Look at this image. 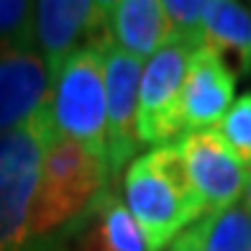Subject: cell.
<instances>
[{
    "mask_svg": "<svg viewBox=\"0 0 251 251\" xmlns=\"http://www.w3.org/2000/svg\"><path fill=\"white\" fill-rule=\"evenodd\" d=\"M108 162L59 131L47 146L33 200V233L41 244L70 251V241L105 185Z\"/></svg>",
    "mask_w": 251,
    "mask_h": 251,
    "instance_id": "obj_1",
    "label": "cell"
},
{
    "mask_svg": "<svg viewBox=\"0 0 251 251\" xmlns=\"http://www.w3.org/2000/svg\"><path fill=\"white\" fill-rule=\"evenodd\" d=\"M123 192L151 251L169 246L202 215V202L179 141L154 146L136 156L123 175Z\"/></svg>",
    "mask_w": 251,
    "mask_h": 251,
    "instance_id": "obj_2",
    "label": "cell"
},
{
    "mask_svg": "<svg viewBox=\"0 0 251 251\" xmlns=\"http://www.w3.org/2000/svg\"><path fill=\"white\" fill-rule=\"evenodd\" d=\"M54 133L47 105L28 123L0 136V251H64L41 244L33 233V200Z\"/></svg>",
    "mask_w": 251,
    "mask_h": 251,
    "instance_id": "obj_3",
    "label": "cell"
},
{
    "mask_svg": "<svg viewBox=\"0 0 251 251\" xmlns=\"http://www.w3.org/2000/svg\"><path fill=\"white\" fill-rule=\"evenodd\" d=\"M113 44L85 47L64 62L51 90L56 131L108 162L105 54Z\"/></svg>",
    "mask_w": 251,
    "mask_h": 251,
    "instance_id": "obj_4",
    "label": "cell"
},
{
    "mask_svg": "<svg viewBox=\"0 0 251 251\" xmlns=\"http://www.w3.org/2000/svg\"><path fill=\"white\" fill-rule=\"evenodd\" d=\"M200 44L172 41L146 64L139 87V139L141 144H172L182 133L179 102L187 82L190 59Z\"/></svg>",
    "mask_w": 251,
    "mask_h": 251,
    "instance_id": "obj_5",
    "label": "cell"
},
{
    "mask_svg": "<svg viewBox=\"0 0 251 251\" xmlns=\"http://www.w3.org/2000/svg\"><path fill=\"white\" fill-rule=\"evenodd\" d=\"M33 36L51 79L72 54L85 47L113 44L108 26V3L93 0H41L33 13Z\"/></svg>",
    "mask_w": 251,
    "mask_h": 251,
    "instance_id": "obj_6",
    "label": "cell"
},
{
    "mask_svg": "<svg viewBox=\"0 0 251 251\" xmlns=\"http://www.w3.org/2000/svg\"><path fill=\"white\" fill-rule=\"evenodd\" d=\"M51 90L54 79L36 36L0 44V136L51 105Z\"/></svg>",
    "mask_w": 251,
    "mask_h": 251,
    "instance_id": "obj_7",
    "label": "cell"
},
{
    "mask_svg": "<svg viewBox=\"0 0 251 251\" xmlns=\"http://www.w3.org/2000/svg\"><path fill=\"white\" fill-rule=\"evenodd\" d=\"M179 146L187 159L192 185L200 195L202 215L231 210L233 202L246 192L249 167L233 154L218 131L187 133Z\"/></svg>",
    "mask_w": 251,
    "mask_h": 251,
    "instance_id": "obj_8",
    "label": "cell"
},
{
    "mask_svg": "<svg viewBox=\"0 0 251 251\" xmlns=\"http://www.w3.org/2000/svg\"><path fill=\"white\" fill-rule=\"evenodd\" d=\"M141 59L126 54L116 44L105 54L108 95V177L116 185L121 167L139 151V87Z\"/></svg>",
    "mask_w": 251,
    "mask_h": 251,
    "instance_id": "obj_9",
    "label": "cell"
},
{
    "mask_svg": "<svg viewBox=\"0 0 251 251\" xmlns=\"http://www.w3.org/2000/svg\"><path fill=\"white\" fill-rule=\"evenodd\" d=\"M236 72L208 47L192 51L187 82L182 90L179 121L182 133L210 131L213 123L223 121L236 95Z\"/></svg>",
    "mask_w": 251,
    "mask_h": 251,
    "instance_id": "obj_10",
    "label": "cell"
},
{
    "mask_svg": "<svg viewBox=\"0 0 251 251\" xmlns=\"http://www.w3.org/2000/svg\"><path fill=\"white\" fill-rule=\"evenodd\" d=\"M79 251H151L149 238L108 182L75 231Z\"/></svg>",
    "mask_w": 251,
    "mask_h": 251,
    "instance_id": "obj_11",
    "label": "cell"
},
{
    "mask_svg": "<svg viewBox=\"0 0 251 251\" xmlns=\"http://www.w3.org/2000/svg\"><path fill=\"white\" fill-rule=\"evenodd\" d=\"M108 26L113 44L136 59L151 56L172 41L164 3L159 0H110Z\"/></svg>",
    "mask_w": 251,
    "mask_h": 251,
    "instance_id": "obj_12",
    "label": "cell"
},
{
    "mask_svg": "<svg viewBox=\"0 0 251 251\" xmlns=\"http://www.w3.org/2000/svg\"><path fill=\"white\" fill-rule=\"evenodd\" d=\"M202 47L213 49L236 75H251V10L233 0H210Z\"/></svg>",
    "mask_w": 251,
    "mask_h": 251,
    "instance_id": "obj_13",
    "label": "cell"
},
{
    "mask_svg": "<svg viewBox=\"0 0 251 251\" xmlns=\"http://www.w3.org/2000/svg\"><path fill=\"white\" fill-rule=\"evenodd\" d=\"M169 251H251V210L200 215L169 244Z\"/></svg>",
    "mask_w": 251,
    "mask_h": 251,
    "instance_id": "obj_14",
    "label": "cell"
},
{
    "mask_svg": "<svg viewBox=\"0 0 251 251\" xmlns=\"http://www.w3.org/2000/svg\"><path fill=\"white\" fill-rule=\"evenodd\" d=\"M208 5L210 0H167L164 13L169 24V39L202 44V26H205Z\"/></svg>",
    "mask_w": 251,
    "mask_h": 251,
    "instance_id": "obj_15",
    "label": "cell"
},
{
    "mask_svg": "<svg viewBox=\"0 0 251 251\" xmlns=\"http://www.w3.org/2000/svg\"><path fill=\"white\" fill-rule=\"evenodd\" d=\"M218 133L246 167H251V93L238 98L221 121Z\"/></svg>",
    "mask_w": 251,
    "mask_h": 251,
    "instance_id": "obj_16",
    "label": "cell"
},
{
    "mask_svg": "<svg viewBox=\"0 0 251 251\" xmlns=\"http://www.w3.org/2000/svg\"><path fill=\"white\" fill-rule=\"evenodd\" d=\"M36 5L24 0H0V44L33 39Z\"/></svg>",
    "mask_w": 251,
    "mask_h": 251,
    "instance_id": "obj_17",
    "label": "cell"
},
{
    "mask_svg": "<svg viewBox=\"0 0 251 251\" xmlns=\"http://www.w3.org/2000/svg\"><path fill=\"white\" fill-rule=\"evenodd\" d=\"M244 198H246V205H244V208L251 210V177H249V185H246V195H244Z\"/></svg>",
    "mask_w": 251,
    "mask_h": 251,
    "instance_id": "obj_18",
    "label": "cell"
}]
</instances>
